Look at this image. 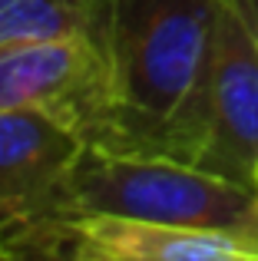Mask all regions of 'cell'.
I'll return each mask as SVG.
<instances>
[{"instance_id":"6da1fadb","label":"cell","mask_w":258,"mask_h":261,"mask_svg":"<svg viewBox=\"0 0 258 261\" xmlns=\"http://www.w3.org/2000/svg\"><path fill=\"white\" fill-rule=\"evenodd\" d=\"M222 0H103L113 106L86 149L195 166Z\"/></svg>"},{"instance_id":"7a4b0ae2","label":"cell","mask_w":258,"mask_h":261,"mask_svg":"<svg viewBox=\"0 0 258 261\" xmlns=\"http://www.w3.org/2000/svg\"><path fill=\"white\" fill-rule=\"evenodd\" d=\"M63 208L142 222L228 228L258 235V192L205 169L169 159H136L83 149L63 182Z\"/></svg>"},{"instance_id":"3957f363","label":"cell","mask_w":258,"mask_h":261,"mask_svg":"<svg viewBox=\"0 0 258 261\" xmlns=\"http://www.w3.org/2000/svg\"><path fill=\"white\" fill-rule=\"evenodd\" d=\"M83 139L33 109H0V258H63V182Z\"/></svg>"},{"instance_id":"277c9868","label":"cell","mask_w":258,"mask_h":261,"mask_svg":"<svg viewBox=\"0 0 258 261\" xmlns=\"http://www.w3.org/2000/svg\"><path fill=\"white\" fill-rule=\"evenodd\" d=\"M113 106L103 37L76 33L0 46V109H33L90 142Z\"/></svg>"},{"instance_id":"5b68a950","label":"cell","mask_w":258,"mask_h":261,"mask_svg":"<svg viewBox=\"0 0 258 261\" xmlns=\"http://www.w3.org/2000/svg\"><path fill=\"white\" fill-rule=\"evenodd\" d=\"M195 169L258 192V40L222 0Z\"/></svg>"},{"instance_id":"8992f818","label":"cell","mask_w":258,"mask_h":261,"mask_svg":"<svg viewBox=\"0 0 258 261\" xmlns=\"http://www.w3.org/2000/svg\"><path fill=\"white\" fill-rule=\"evenodd\" d=\"M63 258L76 261H258V235L228 228L80 215L66 222Z\"/></svg>"},{"instance_id":"52a82bcc","label":"cell","mask_w":258,"mask_h":261,"mask_svg":"<svg viewBox=\"0 0 258 261\" xmlns=\"http://www.w3.org/2000/svg\"><path fill=\"white\" fill-rule=\"evenodd\" d=\"M103 0H0V46L96 33Z\"/></svg>"},{"instance_id":"ba28073f","label":"cell","mask_w":258,"mask_h":261,"mask_svg":"<svg viewBox=\"0 0 258 261\" xmlns=\"http://www.w3.org/2000/svg\"><path fill=\"white\" fill-rule=\"evenodd\" d=\"M228 4H232V10L245 20V27L252 30V37L258 40V0H228Z\"/></svg>"}]
</instances>
